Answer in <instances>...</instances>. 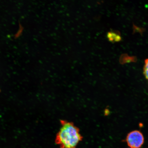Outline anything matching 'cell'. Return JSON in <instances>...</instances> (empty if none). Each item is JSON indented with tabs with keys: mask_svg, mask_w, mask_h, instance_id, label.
I'll use <instances>...</instances> for the list:
<instances>
[{
	"mask_svg": "<svg viewBox=\"0 0 148 148\" xmlns=\"http://www.w3.org/2000/svg\"><path fill=\"white\" fill-rule=\"evenodd\" d=\"M56 134L55 143L60 148H76L83 139L79 129L71 122L62 120Z\"/></svg>",
	"mask_w": 148,
	"mask_h": 148,
	"instance_id": "obj_1",
	"label": "cell"
},
{
	"mask_svg": "<svg viewBox=\"0 0 148 148\" xmlns=\"http://www.w3.org/2000/svg\"><path fill=\"white\" fill-rule=\"evenodd\" d=\"M125 140L130 148H140L144 143V138L140 131L134 130L127 134Z\"/></svg>",
	"mask_w": 148,
	"mask_h": 148,
	"instance_id": "obj_2",
	"label": "cell"
},
{
	"mask_svg": "<svg viewBox=\"0 0 148 148\" xmlns=\"http://www.w3.org/2000/svg\"><path fill=\"white\" fill-rule=\"evenodd\" d=\"M107 37L110 41L113 42H119L121 39L120 35L118 33L114 31H110L108 33Z\"/></svg>",
	"mask_w": 148,
	"mask_h": 148,
	"instance_id": "obj_3",
	"label": "cell"
},
{
	"mask_svg": "<svg viewBox=\"0 0 148 148\" xmlns=\"http://www.w3.org/2000/svg\"><path fill=\"white\" fill-rule=\"evenodd\" d=\"M143 71L144 74L145 78L148 80V59L145 60Z\"/></svg>",
	"mask_w": 148,
	"mask_h": 148,
	"instance_id": "obj_4",
	"label": "cell"
}]
</instances>
